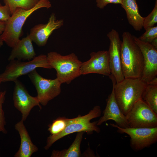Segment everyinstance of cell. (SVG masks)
<instances>
[{
    "mask_svg": "<svg viewBox=\"0 0 157 157\" xmlns=\"http://www.w3.org/2000/svg\"><path fill=\"white\" fill-rule=\"evenodd\" d=\"M121 46V61L124 78H141L144 68L142 53L129 32H123Z\"/></svg>",
    "mask_w": 157,
    "mask_h": 157,
    "instance_id": "cell-1",
    "label": "cell"
},
{
    "mask_svg": "<svg viewBox=\"0 0 157 157\" xmlns=\"http://www.w3.org/2000/svg\"><path fill=\"white\" fill-rule=\"evenodd\" d=\"M109 76L112 82L116 100L121 111L126 115L134 104L141 99L147 84L140 78H124L116 83L112 75Z\"/></svg>",
    "mask_w": 157,
    "mask_h": 157,
    "instance_id": "cell-2",
    "label": "cell"
},
{
    "mask_svg": "<svg viewBox=\"0 0 157 157\" xmlns=\"http://www.w3.org/2000/svg\"><path fill=\"white\" fill-rule=\"evenodd\" d=\"M51 7L49 0H40L34 7L29 10L17 8L6 22L4 29L0 38L8 46L13 48L20 40L22 27L28 17L39 9Z\"/></svg>",
    "mask_w": 157,
    "mask_h": 157,
    "instance_id": "cell-3",
    "label": "cell"
},
{
    "mask_svg": "<svg viewBox=\"0 0 157 157\" xmlns=\"http://www.w3.org/2000/svg\"><path fill=\"white\" fill-rule=\"evenodd\" d=\"M47 56L49 64L56 71V78L62 84H69L81 75L82 62L74 53L63 56L52 51L48 53Z\"/></svg>",
    "mask_w": 157,
    "mask_h": 157,
    "instance_id": "cell-4",
    "label": "cell"
},
{
    "mask_svg": "<svg viewBox=\"0 0 157 157\" xmlns=\"http://www.w3.org/2000/svg\"><path fill=\"white\" fill-rule=\"evenodd\" d=\"M101 113L100 107L96 106L87 114L83 116L70 119L64 130L59 134L54 135H50L47 138L44 149H48L52 145L59 139L69 134L80 132L91 134L94 131L99 133L100 129L97 125V121L91 122L93 119L100 116Z\"/></svg>",
    "mask_w": 157,
    "mask_h": 157,
    "instance_id": "cell-5",
    "label": "cell"
},
{
    "mask_svg": "<svg viewBox=\"0 0 157 157\" xmlns=\"http://www.w3.org/2000/svg\"><path fill=\"white\" fill-rule=\"evenodd\" d=\"M5 70L1 74L2 82L14 81L22 75L28 74L37 68L51 69L47 56L40 54L28 62L14 59L10 61Z\"/></svg>",
    "mask_w": 157,
    "mask_h": 157,
    "instance_id": "cell-6",
    "label": "cell"
},
{
    "mask_svg": "<svg viewBox=\"0 0 157 157\" xmlns=\"http://www.w3.org/2000/svg\"><path fill=\"white\" fill-rule=\"evenodd\" d=\"M110 125L117 128L118 133H126L130 136V145L134 151L141 150L157 142V127L122 128L114 124H110Z\"/></svg>",
    "mask_w": 157,
    "mask_h": 157,
    "instance_id": "cell-7",
    "label": "cell"
},
{
    "mask_svg": "<svg viewBox=\"0 0 157 157\" xmlns=\"http://www.w3.org/2000/svg\"><path fill=\"white\" fill-rule=\"evenodd\" d=\"M28 76L36 89V97L42 105L46 106L60 93L62 83L57 78L53 79L45 78L38 73L36 69Z\"/></svg>",
    "mask_w": 157,
    "mask_h": 157,
    "instance_id": "cell-8",
    "label": "cell"
},
{
    "mask_svg": "<svg viewBox=\"0 0 157 157\" xmlns=\"http://www.w3.org/2000/svg\"><path fill=\"white\" fill-rule=\"evenodd\" d=\"M125 116L129 127H157V114L141 99L134 104Z\"/></svg>",
    "mask_w": 157,
    "mask_h": 157,
    "instance_id": "cell-9",
    "label": "cell"
},
{
    "mask_svg": "<svg viewBox=\"0 0 157 157\" xmlns=\"http://www.w3.org/2000/svg\"><path fill=\"white\" fill-rule=\"evenodd\" d=\"M133 36L143 58L144 68L140 79L147 84L157 76V49L150 43L142 41L134 35Z\"/></svg>",
    "mask_w": 157,
    "mask_h": 157,
    "instance_id": "cell-10",
    "label": "cell"
},
{
    "mask_svg": "<svg viewBox=\"0 0 157 157\" xmlns=\"http://www.w3.org/2000/svg\"><path fill=\"white\" fill-rule=\"evenodd\" d=\"M13 99L14 106L22 114V120L24 121L32 109L38 106L42 107L37 97L31 96L23 84L18 79L15 81Z\"/></svg>",
    "mask_w": 157,
    "mask_h": 157,
    "instance_id": "cell-11",
    "label": "cell"
},
{
    "mask_svg": "<svg viewBox=\"0 0 157 157\" xmlns=\"http://www.w3.org/2000/svg\"><path fill=\"white\" fill-rule=\"evenodd\" d=\"M110 41L108 51L109 64L111 74L115 78L116 83L123 80V75L121 65V40L118 32L112 29L107 34Z\"/></svg>",
    "mask_w": 157,
    "mask_h": 157,
    "instance_id": "cell-12",
    "label": "cell"
},
{
    "mask_svg": "<svg viewBox=\"0 0 157 157\" xmlns=\"http://www.w3.org/2000/svg\"><path fill=\"white\" fill-rule=\"evenodd\" d=\"M88 60L82 63L81 67V75L91 73L101 74L109 76L111 74L109 66L108 51H99L92 52Z\"/></svg>",
    "mask_w": 157,
    "mask_h": 157,
    "instance_id": "cell-13",
    "label": "cell"
},
{
    "mask_svg": "<svg viewBox=\"0 0 157 157\" xmlns=\"http://www.w3.org/2000/svg\"><path fill=\"white\" fill-rule=\"evenodd\" d=\"M63 24V19H56L55 14L52 13L47 23L36 25L31 29L29 35L38 46H44L53 31L60 28Z\"/></svg>",
    "mask_w": 157,
    "mask_h": 157,
    "instance_id": "cell-14",
    "label": "cell"
},
{
    "mask_svg": "<svg viewBox=\"0 0 157 157\" xmlns=\"http://www.w3.org/2000/svg\"><path fill=\"white\" fill-rule=\"evenodd\" d=\"M106 101V106L103 111V115L97 121V125H100L108 120H112L120 127H129L126 116L121 111L116 100L113 88Z\"/></svg>",
    "mask_w": 157,
    "mask_h": 157,
    "instance_id": "cell-15",
    "label": "cell"
},
{
    "mask_svg": "<svg viewBox=\"0 0 157 157\" xmlns=\"http://www.w3.org/2000/svg\"><path fill=\"white\" fill-rule=\"evenodd\" d=\"M24 122L21 119L15 126V129L18 132L21 140L19 148L15 154V157H30L38 150L37 147L32 142Z\"/></svg>",
    "mask_w": 157,
    "mask_h": 157,
    "instance_id": "cell-16",
    "label": "cell"
},
{
    "mask_svg": "<svg viewBox=\"0 0 157 157\" xmlns=\"http://www.w3.org/2000/svg\"><path fill=\"white\" fill-rule=\"evenodd\" d=\"M29 35L19 40L12 48L8 60L10 61L17 59V60L30 61L36 56L32 43Z\"/></svg>",
    "mask_w": 157,
    "mask_h": 157,
    "instance_id": "cell-17",
    "label": "cell"
},
{
    "mask_svg": "<svg viewBox=\"0 0 157 157\" xmlns=\"http://www.w3.org/2000/svg\"><path fill=\"white\" fill-rule=\"evenodd\" d=\"M121 6L125 10L128 21L134 29L140 31L143 28L144 17L140 15L136 0H122Z\"/></svg>",
    "mask_w": 157,
    "mask_h": 157,
    "instance_id": "cell-18",
    "label": "cell"
},
{
    "mask_svg": "<svg viewBox=\"0 0 157 157\" xmlns=\"http://www.w3.org/2000/svg\"><path fill=\"white\" fill-rule=\"evenodd\" d=\"M84 132H78L72 144L67 149L53 151L51 157H78L81 155L80 146Z\"/></svg>",
    "mask_w": 157,
    "mask_h": 157,
    "instance_id": "cell-19",
    "label": "cell"
},
{
    "mask_svg": "<svg viewBox=\"0 0 157 157\" xmlns=\"http://www.w3.org/2000/svg\"><path fill=\"white\" fill-rule=\"evenodd\" d=\"M141 99L157 114V85L147 84Z\"/></svg>",
    "mask_w": 157,
    "mask_h": 157,
    "instance_id": "cell-20",
    "label": "cell"
},
{
    "mask_svg": "<svg viewBox=\"0 0 157 157\" xmlns=\"http://www.w3.org/2000/svg\"><path fill=\"white\" fill-rule=\"evenodd\" d=\"M40 0H3L5 5L9 8L12 15L18 7L26 10L34 7Z\"/></svg>",
    "mask_w": 157,
    "mask_h": 157,
    "instance_id": "cell-21",
    "label": "cell"
},
{
    "mask_svg": "<svg viewBox=\"0 0 157 157\" xmlns=\"http://www.w3.org/2000/svg\"><path fill=\"white\" fill-rule=\"evenodd\" d=\"M70 119L65 117H59L53 120L49 126L48 131L52 135H58L62 132L68 124Z\"/></svg>",
    "mask_w": 157,
    "mask_h": 157,
    "instance_id": "cell-22",
    "label": "cell"
},
{
    "mask_svg": "<svg viewBox=\"0 0 157 157\" xmlns=\"http://www.w3.org/2000/svg\"><path fill=\"white\" fill-rule=\"evenodd\" d=\"M157 22V0L156 1L155 6L151 12L144 20L143 27L146 30L154 25Z\"/></svg>",
    "mask_w": 157,
    "mask_h": 157,
    "instance_id": "cell-23",
    "label": "cell"
},
{
    "mask_svg": "<svg viewBox=\"0 0 157 157\" xmlns=\"http://www.w3.org/2000/svg\"><path fill=\"white\" fill-rule=\"evenodd\" d=\"M6 94V90L0 92V132L5 134L7 133V131L5 128L6 123L2 106L4 102Z\"/></svg>",
    "mask_w": 157,
    "mask_h": 157,
    "instance_id": "cell-24",
    "label": "cell"
},
{
    "mask_svg": "<svg viewBox=\"0 0 157 157\" xmlns=\"http://www.w3.org/2000/svg\"><path fill=\"white\" fill-rule=\"evenodd\" d=\"M138 38L141 41L151 43L155 38H157V26L149 28Z\"/></svg>",
    "mask_w": 157,
    "mask_h": 157,
    "instance_id": "cell-25",
    "label": "cell"
},
{
    "mask_svg": "<svg viewBox=\"0 0 157 157\" xmlns=\"http://www.w3.org/2000/svg\"><path fill=\"white\" fill-rule=\"evenodd\" d=\"M11 15L9 8L0 3V21L6 22Z\"/></svg>",
    "mask_w": 157,
    "mask_h": 157,
    "instance_id": "cell-26",
    "label": "cell"
},
{
    "mask_svg": "<svg viewBox=\"0 0 157 157\" xmlns=\"http://www.w3.org/2000/svg\"><path fill=\"white\" fill-rule=\"evenodd\" d=\"M122 0H96V5L100 9H103L107 4L110 3L121 4Z\"/></svg>",
    "mask_w": 157,
    "mask_h": 157,
    "instance_id": "cell-27",
    "label": "cell"
},
{
    "mask_svg": "<svg viewBox=\"0 0 157 157\" xmlns=\"http://www.w3.org/2000/svg\"><path fill=\"white\" fill-rule=\"evenodd\" d=\"M6 22L0 21V32L2 33L5 28Z\"/></svg>",
    "mask_w": 157,
    "mask_h": 157,
    "instance_id": "cell-28",
    "label": "cell"
},
{
    "mask_svg": "<svg viewBox=\"0 0 157 157\" xmlns=\"http://www.w3.org/2000/svg\"><path fill=\"white\" fill-rule=\"evenodd\" d=\"M150 44L155 48L157 49V38L154 39Z\"/></svg>",
    "mask_w": 157,
    "mask_h": 157,
    "instance_id": "cell-29",
    "label": "cell"
},
{
    "mask_svg": "<svg viewBox=\"0 0 157 157\" xmlns=\"http://www.w3.org/2000/svg\"><path fill=\"white\" fill-rule=\"evenodd\" d=\"M2 33L0 32V34H1ZM3 44V41L0 38V47H1Z\"/></svg>",
    "mask_w": 157,
    "mask_h": 157,
    "instance_id": "cell-30",
    "label": "cell"
},
{
    "mask_svg": "<svg viewBox=\"0 0 157 157\" xmlns=\"http://www.w3.org/2000/svg\"><path fill=\"white\" fill-rule=\"evenodd\" d=\"M2 82V78L1 76V74H0V85Z\"/></svg>",
    "mask_w": 157,
    "mask_h": 157,
    "instance_id": "cell-31",
    "label": "cell"
},
{
    "mask_svg": "<svg viewBox=\"0 0 157 157\" xmlns=\"http://www.w3.org/2000/svg\"></svg>",
    "mask_w": 157,
    "mask_h": 157,
    "instance_id": "cell-32",
    "label": "cell"
}]
</instances>
